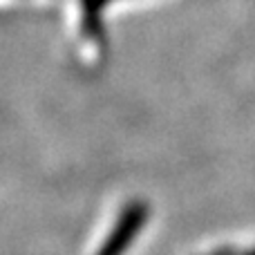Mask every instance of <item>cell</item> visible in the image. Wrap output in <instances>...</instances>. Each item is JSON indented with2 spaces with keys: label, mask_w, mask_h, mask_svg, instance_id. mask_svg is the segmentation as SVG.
<instances>
[{
  "label": "cell",
  "mask_w": 255,
  "mask_h": 255,
  "mask_svg": "<svg viewBox=\"0 0 255 255\" xmlns=\"http://www.w3.org/2000/svg\"><path fill=\"white\" fill-rule=\"evenodd\" d=\"M145 220V208L141 204H132L124 211L119 224L110 231L108 240L103 242V247L97 251V255H121L130 247L132 238L139 233V229L143 226Z\"/></svg>",
  "instance_id": "1"
}]
</instances>
